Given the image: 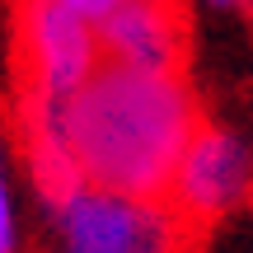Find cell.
<instances>
[{
    "label": "cell",
    "instance_id": "30bf717a",
    "mask_svg": "<svg viewBox=\"0 0 253 253\" xmlns=\"http://www.w3.org/2000/svg\"><path fill=\"white\" fill-rule=\"evenodd\" d=\"M164 5H173V0H164Z\"/></svg>",
    "mask_w": 253,
    "mask_h": 253
},
{
    "label": "cell",
    "instance_id": "6da1fadb",
    "mask_svg": "<svg viewBox=\"0 0 253 253\" xmlns=\"http://www.w3.org/2000/svg\"><path fill=\"white\" fill-rule=\"evenodd\" d=\"M197 126V99L178 71L99 61L66 99V141L84 183L126 197L169 202L173 169Z\"/></svg>",
    "mask_w": 253,
    "mask_h": 253
},
{
    "label": "cell",
    "instance_id": "ba28073f",
    "mask_svg": "<svg viewBox=\"0 0 253 253\" xmlns=\"http://www.w3.org/2000/svg\"><path fill=\"white\" fill-rule=\"evenodd\" d=\"M61 5L71 9V14H80L84 24H103V19L118 9V0H61Z\"/></svg>",
    "mask_w": 253,
    "mask_h": 253
},
{
    "label": "cell",
    "instance_id": "5b68a950",
    "mask_svg": "<svg viewBox=\"0 0 253 253\" xmlns=\"http://www.w3.org/2000/svg\"><path fill=\"white\" fill-rule=\"evenodd\" d=\"M99 56L126 61L141 71H178L183 66V24L164 0H118L103 24H94Z\"/></svg>",
    "mask_w": 253,
    "mask_h": 253
},
{
    "label": "cell",
    "instance_id": "8992f818",
    "mask_svg": "<svg viewBox=\"0 0 253 253\" xmlns=\"http://www.w3.org/2000/svg\"><path fill=\"white\" fill-rule=\"evenodd\" d=\"M24 145H28V164H33V183L47 197V207L84 188V169L66 141V99L38 89L24 94Z\"/></svg>",
    "mask_w": 253,
    "mask_h": 253
},
{
    "label": "cell",
    "instance_id": "7a4b0ae2",
    "mask_svg": "<svg viewBox=\"0 0 253 253\" xmlns=\"http://www.w3.org/2000/svg\"><path fill=\"white\" fill-rule=\"evenodd\" d=\"M61 253H173L178 211L155 197H126L113 188H75L56 202Z\"/></svg>",
    "mask_w": 253,
    "mask_h": 253
},
{
    "label": "cell",
    "instance_id": "52a82bcc",
    "mask_svg": "<svg viewBox=\"0 0 253 253\" xmlns=\"http://www.w3.org/2000/svg\"><path fill=\"white\" fill-rule=\"evenodd\" d=\"M0 253H19L14 202H9V183H5V155H0Z\"/></svg>",
    "mask_w": 253,
    "mask_h": 253
},
{
    "label": "cell",
    "instance_id": "9c48e42d",
    "mask_svg": "<svg viewBox=\"0 0 253 253\" xmlns=\"http://www.w3.org/2000/svg\"><path fill=\"white\" fill-rule=\"evenodd\" d=\"M211 5H239V0H211Z\"/></svg>",
    "mask_w": 253,
    "mask_h": 253
},
{
    "label": "cell",
    "instance_id": "277c9868",
    "mask_svg": "<svg viewBox=\"0 0 253 253\" xmlns=\"http://www.w3.org/2000/svg\"><path fill=\"white\" fill-rule=\"evenodd\" d=\"M249 192V150L230 131L202 122L183 145V160L169 183V207L183 220H216Z\"/></svg>",
    "mask_w": 253,
    "mask_h": 253
},
{
    "label": "cell",
    "instance_id": "3957f363",
    "mask_svg": "<svg viewBox=\"0 0 253 253\" xmlns=\"http://www.w3.org/2000/svg\"><path fill=\"white\" fill-rule=\"evenodd\" d=\"M19 52L28 66V89L71 99L99 66V38L94 24L71 14L61 0H19Z\"/></svg>",
    "mask_w": 253,
    "mask_h": 253
}]
</instances>
